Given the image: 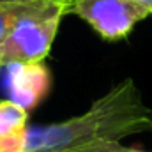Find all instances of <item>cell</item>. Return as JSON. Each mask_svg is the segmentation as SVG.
I'll list each match as a JSON object with an SVG mask.
<instances>
[{"label":"cell","mask_w":152,"mask_h":152,"mask_svg":"<svg viewBox=\"0 0 152 152\" xmlns=\"http://www.w3.org/2000/svg\"><path fill=\"white\" fill-rule=\"evenodd\" d=\"M152 133V110L133 78H126L96 99L81 115L28 127L25 152H62Z\"/></svg>","instance_id":"obj_1"},{"label":"cell","mask_w":152,"mask_h":152,"mask_svg":"<svg viewBox=\"0 0 152 152\" xmlns=\"http://www.w3.org/2000/svg\"><path fill=\"white\" fill-rule=\"evenodd\" d=\"M73 0H34L0 42L4 62H44Z\"/></svg>","instance_id":"obj_2"},{"label":"cell","mask_w":152,"mask_h":152,"mask_svg":"<svg viewBox=\"0 0 152 152\" xmlns=\"http://www.w3.org/2000/svg\"><path fill=\"white\" fill-rule=\"evenodd\" d=\"M71 14L83 20L108 42L129 37L134 27L151 12L134 0H73Z\"/></svg>","instance_id":"obj_3"},{"label":"cell","mask_w":152,"mask_h":152,"mask_svg":"<svg viewBox=\"0 0 152 152\" xmlns=\"http://www.w3.org/2000/svg\"><path fill=\"white\" fill-rule=\"evenodd\" d=\"M53 76L44 62H5L2 88L9 101L32 112L48 97Z\"/></svg>","instance_id":"obj_4"},{"label":"cell","mask_w":152,"mask_h":152,"mask_svg":"<svg viewBox=\"0 0 152 152\" xmlns=\"http://www.w3.org/2000/svg\"><path fill=\"white\" fill-rule=\"evenodd\" d=\"M34 0H5L0 2V42L11 32L14 23L30 9Z\"/></svg>","instance_id":"obj_5"},{"label":"cell","mask_w":152,"mask_h":152,"mask_svg":"<svg viewBox=\"0 0 152 152\" xmlns=\"http://www.w3.org/2000/svg\"><path fill=\"white\" fill-rule=\"evenodd\" d=\"M62 152H151V151H142V149H134V147H124L120 142H104V143H96V145L62 151Z\"/></svg>","instance_id":"obj_6"},{"label":"cell","mask_w":152,"mask_h":152,"mask_svg":"<svg viewBox=\"0 0 152 152\" xmlns=\"http://www.w3.org/2000/svg\"><path fill=\"white\" fill-rule=\"evenodd\" d=\"M134 2H138L140 5H143V7L152 14V0H134Z\"/></svg>","instance_id":"obj_7"},{"label":"cell","mask_w":152,"mask_h":152,"mask_svg":"<svg viewBox=\"0 0 152 152\" xmlns=\"http://www.w3.org/2000/svg\"><path fill=\"white\" fill-rule=\"evenodd\" d=\"M4 64H5V62H4V58H2V55H0V71H2V67H4Z\"/></svg>","instance_id":"obj_8"},{"label":"cell","mask_w":152,"mask_h":152,"mask_svg":"<svg viewBox=\"0 0 152 152\" xmlns=\"http://www.w3.org/2000/svg\"><path fill=\"white\" fill-rule=\"evenodd\" d=\"M0 2H5V0H0Z\"/></svg>","instance_id":"obj_9"}]
</instances>
